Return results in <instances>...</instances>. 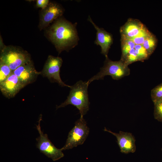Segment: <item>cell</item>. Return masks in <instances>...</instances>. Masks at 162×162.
Wrapping results in <instances>:
<instances>
[{
	"label": "cell",
	"instance_id": "obj_8",
	"mask_svg": "<svg viewBox=\"0 0 162 162\" xmlns=\"http://www.w3.org/2000/svg\"><path fill=\"white\" fill-rule=\"evenodd\" d=\"M64 9L59 4L49 3L46 8L42 9L40 16L39 28L40 30L46 28L54 20L61 16Z\"/></svg>",
	"mask_w": 162,
	"mask_h": 162
},
{
	"label": "cell",
	"instance_id": "obj_23",
	"mask_svg": "<svg viewBox=\"0 0 162 162\" xmlns=\"http://www.w3.org/2000/svg\"></svg>",
	"mask_w": 162,
	"mask_h": 162
},
{
	"label": "cell",
	"instance_id": "obj_11",
	"mask_svg": "<svg viewBox=\"0 0 162 162\" xmlns=\"http://www.w3.org/2000/svg\"><path fill=\"white\" fill-rule=\"evenodd\" d=\"M25 86L13 73L5 80L0 83L2 94L8 98L14 97Z\"/></svg>",
	"mask_w": 162,
	"mask_h": 162
},
{
	"label": "cell",
	"instance_id": "obj_19",
	"mask_svg": "<svg viewBox=\"0 0 162 162\" xmlns=\"http://www.w3.org/2000/svg\"><path fill=\"white\" fill-rule=\"evenodd\" d=\"M151 96L153 102L162 99V83L155 86L151 90Z\"/></svg>",
	"mask_w": 162,
	"mask_h": 162
},
{
	"label": "cell",
	"instance_id": "obj_13",
	"mask_svg": "<svg viewBox=\"0 0 162 162\" xmlns=\"http://www.w3.org/2000/svg\"><path fill=\"white\" fill-rule=\"evenodd\" d=\"M146 28L139 20L129 19L120 28L121 36L132 38L138 35Z\"/></svg>",
	"mask_w": 162,
	"mask_h": 162
},
{
	"label": "cell",
	"instance_id": "obj_7",
	"mask_svg": "<svg viewBox=\"0 0 162 162\" xmlns=\"http://www.w3.org/2000/svg\"><path fill=\"white\" fill-rule=\"evenodd\" d=\"M62 62L61 57L49 55L40 74L47 77L51 82H56L61 86L70 88L71 86L65 84L60 76V69Z\"/></svg>",
	"mask_w": 162,
	"mask_h": 162
},
{
	"label": "cell",
	"instance_id": "obj_4",
	"mask_svg": "<svg viewBox=\"0 0 162 162\" xmlns=\"http://www.w3.org/2000/svg\"><path fill=\"white\" fill-rule=\"evenodd\" d=\"M1 50L0 62L8 65L13 71L31 60L28 52L20 47L11 46H3Z\"/></svg>",
	"mask_w": 162,
	"mask_h": 162
},
{
	"label": "cell",
	"instance_id": "obj_3",
	"mask_svg": "<svg viewBox=\"0 0 162 162\" xmlns=\"http://www.w3.org/2000/svg\"><path fill=\"white\" fill-rule=\"evenodd\" d=\"M130 69L128 65L120 60L113 61L110 60L108 56L106 57L104 66L96 75L92 77L87 81L89 84L95 80H103L107 75L111 76L115 80H118L130 74Z\"/></svg>",
	"mask_w": 162,
	"mask_h": 162
},
{
	"label": "cell",
	"instance_id": "obj_20",
	"mask_svg": "<svg viewBox=\"0 0 162 162\" xmlns=\"http://www.w3.org/2000/svg\"><path fill=\"white\" fill-rule=\"evenodd\" d=\"M151 33L146 28L138 35L130 39L135 44L142 45L146 39Z\"/></svg>",
	"mask_w": 162,
	"mask_h": 162
},
{
	"label": "cell",
	"instance_id": "obj_14",
	"mask_svg": "<svg viewBox=\"0 0 162 162\" xmlns=\"http://www.w3.org/2000/svg\"><path fill=\"white\" fill-rule=\"evenodd\" d=\"M122 56L120 60L123 61L130 51L134 48L135 45L134 42L130 38L121 36Z\"/></svg>",
	"mask_w": 162,
	"mask_h": 162
},
{
	"label": "cell",
	"instance_id": "obj_2",
	"mask_svg": "<svg viewBox=\"0 0 162 162\" xmlns=\"http://www.w3.org/2000/svg\"><path fill=\"white\" fill-rule=\"evenodd\" d=\"M88 85L87 81L80 80L71 86L67 99L60 105L57 106L56 109L71 104L79 110L80 117H83L89 109L90 103L88 92Z\"/></svg>",
	"mask_w": 162,
	"mask_h": 162
},
{
	"label": "cell",
	"instance_id": "obj_12",
	"mask_svg": "<svg viewBox=\"0 0 162 162\" xmlns=\"http://www.w3.org/2000/svg\"><path fill=\"white\" fill-rule=\"evenodd\" d=\"M88 20L93 26L96 30V37L95 44L100 46L101 53L106 57L108 56L107 54L110 47L113 42L112 35L106 31L103 28L97 26L92 21L90 16Z\"/></svg>",
	"mask_w": 162,
	"mask_h": 162
},
{
	"label": "cell",
	"instance_id": "obj_5",
	"mask_svg": "<svg viewBox=\"0 0 162 162\" xmlns=\"http://www.w3.org/2000/svg\"><path fill=\"white\" fill-rule=\"evenodd\" d=\"M89 129L83 117H80L75 122L69 131L64 145L61 149L63 151L71 149L83 144L87 137Z\"/></svg>",
	"mask_w": 162,
	"mask_h": 162
},
{
	"label": "cell",
	"instance_id": "obj_18",
	"mask_svg": "<svg viewBox=\"0 0 162 162\" xmlns=\"http://www.w3.org/2000/svg\"><path fill=\"white\" fill-rule=\"evenodd\" d=\"M153 102L154 105V118L159 121L162 122V99Z\"/></svg>",
	"mask_w": 162,
	"mask_h": 162
},
{
	"label": "cell",
	"instance_id": "obj_21",
	"mask_svg": "<svg viewBox=\"0 0 162 162\" xmlns=\"http://www.w3.org/2000/svg\"><path fill=\"white\" fill-rule=\"evenodd\" d=\"M122 61L128 65L133 62L138 61L137 56L135 52L134 49L131 50L125 58Z\"/></svg>",
	"mask_w": 162,
	"mask_h": 162
},
{
	"label": "cell",
	"instance_id": "obj_22",
	"mask_svg": "<svg viewBox=\"0 0 162 162\" xmlns=\"http://www.w3.org/2000/svg\"><path fill=\"white\" fill-rule=\"evenodd\" d=\"M49 3L48 0H37L36 2V6L44 9L46 7Z\"/></svg>",
	"mask_w": 162,
	"mask_h": 162
},
{
	"label": "cell",
	"instance_id": "obj_10",
	"mask_svg": "<svg viewBox=\"0 0 162 162\" xmlns=\"http://www.w3.org/2000/svg\"><path fill=\"white\" fill-rule=\"evenodd\" d=\"M104 130L116 136L121 152L128 154L134 153L135 151V140L131 133L121 131L118 133H114L106 128H104Z\"/></svg>",
	"mask_w": 162,
	"mask_h": 162
},
{
	"label": "cell",
	"instance_id": "obj_16",
	"mask_svg": "<svg viewBox=\"0 0 162 162\" xmlns=\"http://www.w3.org/2000/svg\"><path fill=\"white\" fill-rule=\"evenodd\" d=\"M13 72L8 65L0 62V83L5 80Z\"/></svg>",
	"mask_w": 162,
	"mask_h": 162
},
{
	"label": "cell",
	"instance_id": "obj_17",
	"mask_svg": "<svg viewBox=\"0 0 162 162\" xmlns=\"http://www.w3.org/2000/svg\"><path fill=\"white\" fill-rule=\"evenodd\" d=\"M134 49L138 61H143L149 57L147 51L142 45L136 44Z\"/></svg>",
	"mask_w": 162,
	"mask_h": 162
},
{
	"label": "cell",
	"instance_id": "obj_6",
	"mask_svg": "<svg viewBox=\"0 0 162 162\" xmlns=\"http://www.w3.org/2000/svg\"><path fill=\"white\" fill-rule=\"evenodd\" d=\"M42 116L40 117L36 128L39 134V136L36 139L37 147L40 152L53 161L57 160L63 158L64 155L62 151L56 148L49 139L47 134H44L40 126Z\"/></svg>",
	"mask_w": 162,
	"mask_h": 162
},
{
	"label": "cell",
	"instance_id": "obj_15",
	"mask_svg": "<svg viewBox=\"0 0 162 162\" xmlns=\"http://www.w3.org/2000/svg\"><path fill=\"white\" fill-rule=\"evenodd\" d=\"M157 43L156 38L152 33L144 41L142 45L146 50L149 56L155 50Z\"/></svg>",
	"mask_w": 162,
	"mask_h": 162
},
{
	"label": "cell",
	"instance_id": "obj_1",
	"mask_svg": "<svg viewBox=\"0 0 162 162\" xmlns=\"http://www.w3.org/2000/svg\"><path fill=\"white\" fill-rule=\"evenodd\" d=\"M47 33L58 54L74 47L79 39L76 25L63 19L55 21L48 29Z\"/></svg>",
	"mask_w": 162,
	"mask_h": 162
},
{
	"label": "cell",
	"instance_id": "obj_9",
	"mask_svg": "<svg viewBox=\"0 0 162 162\" xmlns=\"http://www.w3.org/2000/svg\"><path fill=\"white\" fill-rule=\"evenodd\" d=\"M13 73L25 86L34 82L41 74V72L36 70L32 60L20 66Z\"/></svg>",
	"mask_w": 162,
	"mask_h": 162
}]
</instances>
